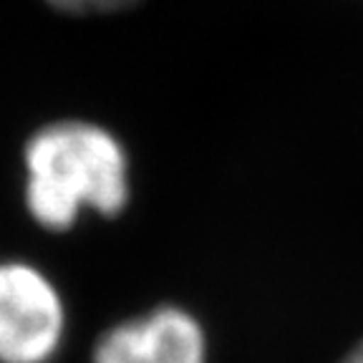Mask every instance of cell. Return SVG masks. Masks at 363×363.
<instances>
[{
	"label": "cell",
	"mask_w": 363,
	"mask_h": 363,
	"mask_svg": "<svg viewBox=\"0 0 363 363\" xmlns=\"http://www.w3.org/2000/svg\"><path fill=\"white\" fill-rule=\"evenodd\" d=\"M48 3L66 13H111L129 8L136 0H48Z\"/></svg>",
	"instance_id": "obj_4"
},
{
	"label": "cell",
	"mask_w": 363,
	"mask_h": 363,
	"mask_svg": "<svg viewBox=\"0 0 363 363\" xmlns=\"http://www.w3.org/2000/svg\"><path fill=\"white\" fill-rule=\"evenodd\" d=\"M63 328V303L51 280L23 262H0V361L48 363Z\"/></svg>",
	"instance_id": "obj_2"
},
{
	"label": "cell",
	"mask_w": 363,
	"mask_h": 363,
	"mask_svg": "<svg viewBox=\"0 0 363 363\" xmlns=\"http://www.w3.org/2000/svg\"><path fill=\"white\" fill-rule=\"evenodd\" d=\"M94 363H204V333L189 313L157 308L106 330Z\"/></svg>",
	"instance_id": "obj_3"
},
{
	"label": "cell",
	"mask_w": 363,
	"mask_h": 363,
	"mask_svg": "<svg viewBox=\"0 0 363 363\" xmlns=\"http://www.w3.org/2000/svg\"><path fill=\"white\" fill-rule=\"evenodd\" d=\"M343 363H363V343H361V346L353 348V351L348 353L346 361H343Z\"/></svg>",
	"instance_id": "obj_5"
},
{
	"label": "cell",
	"mask_w": 363,
	"mask_h": 363,
	"mask_svg": "<svg viewBox=\"0 0 363 363\" xmlns=\"http://www.w3.org/2000/svg\"><path fill=\"white\" fill-rule=\"evenodd\" d=\"M26 172L28 210L48 230H66L84 210L116 215L129 199L124 149L89 121L40 129L26 147Z\"/></svg>",
	"instance_id": "obj_1"
}]
</instances>
